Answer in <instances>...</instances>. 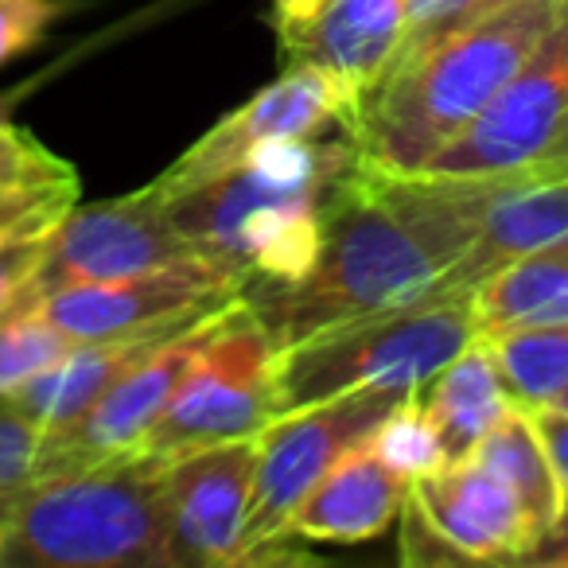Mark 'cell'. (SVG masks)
Masks as SVG:
<instances>
[{"mask_svg":"<svg viewBox=\"0 0 568 568\" xmlns=\"http://www.w3.org/2000/svg\"><path fill=\"white\" fill-rule=\"evenodd\" d=\"M503 175H394L358 164L335 183L324 242L293 284L245 293L276 347L433 296L483 222Z\"/></svg>","mask_w":568,"mask_h":568,"instance_id":"obj_1","label":"cell"},{"mask_svg":"<svg viewBox=\"0 0 568 568\" xmlns=\"http://www.w3.org/2000/svg\"><path fill=\"white\" fill-rule=\"evenodd\" d=\"M358 164L347 125L324 136L265 141L214 180L164 199L203 261L245 293L301 281L324 242L332 191Z\"/></svg>","mask_w":568,"mask_h":568,"instance_id":"obj_2","label":"cell"},{"mask_svg":"<svg viewBox=\"0 0 568 568\" xmlns=\"http://www.w3.org/2000/svg\"><path fill=\"white\" fill-rule=\"evenodd\" d=\"M560 0H506L459 32L428 43L358 94L347 133L363 164L420 175L518 74L541 43Z\"/></svg>","mask_w":568,"mask_h":568,"instance_id":"obj_3","label":"cell"},{"mask_svg":"<svg viewBox=\"0 0 568 568\" xmlns=\"http://www.w3.org/2000/svg\"><path fill=\"white\" fill-rule=\"evenodd\" d=\"M0 568H172L164 459L133 452L36 479L0 529Z\"/></svg>","mask_w":568,"mask_h":568,"instance_id":"obj_4","label":"cell"},{"mask_svg":"<svg viewBox=\"0 0 568 568\" xmlns=\"http://www.w3.org/2000/svg\"><path fill=\"white\" fill-rule=\"evenodd\" d=\"M471 339H479L471 293H433L409 308L351 320L281 347L276 402L288 413L371 386L420 394Z\"/></svg>","mask_w":568,"mask_h":568,"instance_id":"obj_5","label":"cell"},{"mask_svg":"<svg viewBox=\"0 0 568 568\" xmlns=\"http://www.w3.org/2000/svg\"><path fill=\"white\" fill-rule=\"evenodd\" d=\"M276 355V339L257 320L253 304L242 301L199 351L168 409L141 440V452L168 464L195 448L261 436L281 417Z\"/></svg>","mask_w":568,"mask_h":568,"instance_id":"obj_6","label":"cell"},{"mask_svg":"<svg viewBox=\"0 0 568 568\" xmlns=\"http://www.w3.org/2000/svg\"><path fill=\"white\" fill-rule=\"evenodd\" d=\"M409 394L402 389H351V394L327 397V402L288 409L257 436V471H253V495L242 529V565L250 552L284 541L296 506L308 490L327 475V467L351 452L355 444L371 440L397 402Z\"/></svg>","mask_w":568,"mask_h":568,"instance_id":"obj_7","label":"cell"},{"mask_svg":"<svg viewBox=\"0 0 568 568\" xmlns=\"http://www.w3.org/2000/svg\"><path fill=\"white\" fill-rule=\"evenodd\" d=\"M187 261H203V253L175 226L168 203L152 187L110 199V203H74L43 237L40 265L28 284V304L71 284L121 281V276L187 265Z\"/></svg>","mask_w":568,"mask_h":568,"instance_id":"obj_8","label":"cell"},{"mask_svg":"<svg viewBox=\"0 0 568 568\" xmlns=\"http://www.w3.org/2000/svg\"><path fill=\"white\" fill-rule=\"evenodd\" d=\"M568 136V0L503 94L425 168L428 175H503L534 168Z\"/></svg>","mask_w":568,"mask_h":568,"instance_id":"obj_9","label":"cell"},{"mask_svg":"<svg viewBox=\"0 0 568 568\" xmlns=\"http://www.w3.org/2000/svg\"><path fill=\"white\" fill-rule=\"evenodd\" d=\"M237 304H230V308H222V312H211V316H203L199 324L168 335L149 358H141L121 382H113L74 425L43 433L40 452H36V479H43V475L82 471V467H98V464H110V459L141 452V440L149 436V428L156 425L160 413L168 409L172 394L180 389L183 374L191 371L199 351L206 347V339L219 332L222 320H226Z\"/></svg>","mask_w":568,"mask_h":568,"instance_id":"obj_10","label":"cell"},{"mask_svg":"<svg viewBox=\"0 0 568 568\" xmlns=\"http://www.w3.org/2000/svg\"><path fill=\"white\" fill-rule=\"evenodd\" d=\"M358 94L332 71L312 63H288L281 79L261 87L245 105L211 125L164 175L149 183L160 199H175L199 183L214 180L234 168L265 141H293V136H324L347 125Z\"/></svg>","mask_w":568,"mask_h":568,"instance_id":"obj_11","label":"cell"},{"mask_svg":"<svg viewBox=\"0 0 568 568\" xmlns=\"http://www.w3.org/2000/svg\"><path fill=\"white\" fill-rule=\"evenodd\" d=\"M245 301V284L206 261L156 268V273L121 276V281H90L59 288L32 308L55 324L67 339L94 343L118 335L152 332V327H180Z\"/></svg>","mask_w":568,"mask_h":568,"instance_id":"obj_12","label":"cell"},{"mask_svg":"<svg viewBox=\"0 0 568 568\" xmlns=\"http://www.w3.org/2000/svg\"><path fill=\"white\" fill-rule=\"evenodd\" d=\"M253 471H257V436L168 459L164 503L172 568L237 565Z\"/></svg>","mask_w":568,"mask_h":568,"instance_id":"obj_13","label":"cell"},{"mask_svg":"<svg viewBox=\"0 0 568 568\" xmlns=\"http://www.w3.org/2000/svg\"><path fill=\"white\" fill-rule=\"evenodd\" d=\"M560 237H568V175H549L537 164L503 172V187L483 211L475 237L456 257V265L436 281L433 293H475L498 268Z\"/></svg>","mask_w":568,"mask_h":568,"instance_id":"obj_14","label":"cell"},{"mask_svg":"<svg viewBox=\"0 0 568 568\" xmlns=\"http://www.w3.org/2000/svg\"><path fill=\"white\" fill-rule=\"evenodd\" d=\"M409 495L471 565H514V557L534 541L518 498L471 456L413 479Z\"/></svg>","mask_w":568,"mask_h":568,"instance_id":"obj_15","label":"cell"},{"mask_svg":"<svg viewBox=\"0 0 568 568\" xmlns=\"http://www.w3.org/2000/svg\"><path fill=\"white\" fill-rule=\"evenodd\" d=\"M281 32L288 63H312L366 94L402 51L405 0H324L308 20Z\"/></svg>","mask_w":568,"mask_h":568,"instance_id":"obj_16","label":"cell"},{"mask_svg":"<svg viewBox=\"0 0 568 568\" xmlns=\"http://www.w3.org/2000/svg\"><path fill=\"white\" fill-rule=\"evenodd\" d=\"M405 498H409V479H402L374 452V444L363 440L343 452L296 506L284 541H371L402 518Z\"/></svg>","mask_w":568,"mask_h":568,"instance_id":"obj_17","label":"cell"},{"mask_svg":"<svg viewBox=\"0 0 568 568\" xmlns=\"http://www.w3.org/2000/svg\"><path fill=\"white\" fill-rule=\"evenodd\" d=\"M183 327H191V324L152 327V332L118 335V339L74 343L51 371H43L40 378H32L28 386H20L17 394H9V397H0V402H9L12 409H20L28 420H36L43 433L67 428V425H74L113 382L125 378L141 358H149L168 335L183 332Z\"/></svg>","mask_w":568,"mask_h":568,"instance_id":"obj_18","label":"cell"},{"mask_svg":"<svg viewBox=\"0 0 568 568\" xmlns=\"http://www.w3.org/2000/svg\"><path fill=\"white\" fill-rule=\"evenodd\" d=\"M420 405L448 452V464H456L471 456L475 444L514 409V397L498 374L490 343L479 335L420 389Z\"/></svg>","mask_w":568,"mask_h":568,"instance_id":"obj_19","label":"cell"},{"mask_svg":"<svg viewBox=\"0 0 568 568\" xmlns=\"http://www.w3.org/2000/svg\"><path fill=\"white\" fill-rule=\"evenodd\" d=\"M479 335L568 320V237L498 268L471 293Z\"/></svg>","mask_w":568,"mask_h":568,"instance_id":"obj_20","label":"cell"},{"mask_svg":"<svg viewBox=\"0 0 568 568\" xmlns=\"http://www.w3.org/2000/svg\"><path fill=\"white\" fill-rule=\"evenodd\" d=\"M475 464L487 467L495 479L506 483L514 498H518L521 514L529 521V534H541L552 518L565 506V490H560L557 467H552L549 452H545V440L537 433L529 409L514 405L471 452Z\"/></svg>","mask_w":568,"mask_h":568,"instance_id":"obj_21","label":"cell"},{"mask_svg":"<svg viewBox=\"0 0 568 568\" xmlns=\"http://www.w3.org/2000/svg\"><path fill=\"white\" fill-rule=\"evenodd\" d=\"M514 405L541 409L568 386V320L483 335Z\"/></svg>","mask_w":568,"mask_h":568,"instance_id":"obj_22","label":"cell"},{"mask_svg":"<svg viewBox=\"0 0 568 568\" xmlns=\"http://www.w3.org/2000/svg\"><path fill=\"white\" fill-rule=\"evenodd\" d=\"M71 347L74 339H67L55 324H48L32 304L9 312L0 320V397L17 394L20 386L51 371Z\"/></svg>","mask_w":568,"mask_h":568,"instance_id":"obj_23","label":"cell"},{"mask_svg":"<svg viewBox=\"0 0 568 568\" xmlns=\"http://www.w3.org/2000/svg\"><path fill=\"white\" fill-rule=\"evenodd\" d=\"M371 444L409 483L448 467V452H444L440 436H436L433 420H428L425 405H420V394H409L405 402H397L371 433Z\"/></svg>","mask_w":568,"mask_h":568,"instance_id":"obj_24","label":"cell"},{"mask_svg":"<svg viewBox=\"0 0 568 568\" xmlns=\"http://www.w3.org/2000/svg\"><path fill=\"white\" fill-rule=\"evenodd\" d=\"M43 428L28 420L9 402H0V529L9 521L17 498L36 483V452H40Z\"/></svg>","mask_w":568,"mask_h":568,"instance_id":"obj_25","label":"cell"},{"mask_svg":"<svg viewBox=\"0 0 568 568\" xmlns=\"http://www.w3.org/2000/svg\"><path fill=\"white\" fill-rule=\"evenodd\" d=\"M74 203H79V180L48 183V187H4L0 191V242L51 234Z\"/></svg>","mask_w":568,"mask_h":568,"instance_id":"obj_26","label":"cell"},{"mask_svg":"<svg viewBox=\"0 0 568 568\" xmlns=\"http://www.w3.org/2000/svg\"><path fill=\"white\" fill-rule=\"evenodd\" d=\"M74 168L63 156L40 144L32 133L12 125L0 113V191L4 187H48V183H74Z\"/></svg>","mask_w":568,"mask_h":568,"instance_id":"obj_27","label":"cell"},{"mask_svg":"<svg viewBox=\"0 0 568 568\" xmlns=\"http://www.w3.org/2000/svg\"><path fill=\"white\" fill-rule=\"evenodd\" d=\"M498 4H506V0H405V36L397 55H409V51H420L444 36L459 32Z\"/></svg>","mask_w":568,"mask_h":568,"instance_id":"obj_28","label":"cell"},{"mask_svg":"<svg viewBox=\"0 0 568 568\" xmlns=\"http://www.w3.org/2000/svg\"><path fill=\"white\" fill-rule=\"evenodd\" d=\"M402 560L409 568H452V565H471L433 521L425 518V510L417 506V498H405L402 506Z\"/></svg>","mask_w":568,"mask_h":568,"instance_id":"obj_29","label":"cell"},{"mask_svg":"<svg viewBox=\"0 0 568 568\" xmlns=\"http://www.w3.org/2000/svg\"><path fill=\"white\" fill-rule=\"evenodd\" d=\"M59 12V0H0V67L36 48Z\"/></svg>","mask_w":568,"mask_h":568,"instance_id":"obj_30","label":"cell"},{"mask_svg":"<svg viewBox=\"0 0 568 568\" xmlns=\"http://www.w3.org/2000/svg\"><path fill=\"white\" fill-rule=\"evenodd\" d=\"M43 237L48 234H28V237H12V242H0V320L28 304V284H32L36 265H40Z\"/></svg>","mask_w":568,"mask_h":568,"instance_id":"obj_31","label":"cell"},{"mask_svg":"<svg viewBox=\"0 0 568 568\" xmlns=\"http://www.w3.org/2000/svg\"><path fill=\"white\" fill-rule=\"evenodd\" d=\"M518 568H568V498L560 514L514 557Z\"/></svg>","mask_w":568,"mask_h":568,"instance_id":"obj_32","label":"cell"},{"mask_svg":"<svg viewBox=\"0 0 568 568\" xmlns=\"http://www.w3.org/2000/svg\"><path fill=\"white\" fill-rule=\"evenodd\" d=\"M534 417L537 433L545 440V452H549L552 467H557V479H560V490L568 498V413H557V409H529Z\"/></svg>","mask_w":568,"mask_h":568,"instance_id":"obj_33","label":"cell"},{"mask_svg":"<svg viewBox=\"0 0 568 568\" xmlns=\"http://www.w3.org/2000/svg\"><path fill=\"white\" fill-rule=\"evenodd\" d=\"M324 0H273V20L276 28H288V24H301V20H308L312 12L320 9Z\"/></svg>","mask_w":568,"mask_h":568,"instance_id":"obj_34","label":"cell"},{"mask_svg":"<svg viewBox=\"0 0 568 568\" xmlns=\"http://www.w3.org/2000/svg\"><path fill=\"white\" fill-rule=\"evenodd\" d=\"M537 168H541V172H549V175H568V136Z\"/></svg>","mask_w":568,"mask_h":568,"instance_id":"obj_35","label":"cell"},{"mask_svg":"<svg viewBox=\"0 0 568 568\" xmlns=\"http://www.w3.org/2000/svg\"><path fill=\"white\" fill-rule=\"evenodd\" d=\"M541 409H557V413H568V386H565V389H560V394H557V397H552V402H549V405H541Z\"/></svg>","mask_w":568,"mask_h":568,"instance_id":"obj_36","label":"cell"}]
</instances>
